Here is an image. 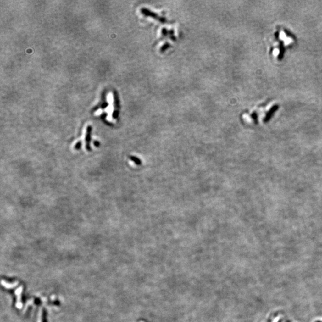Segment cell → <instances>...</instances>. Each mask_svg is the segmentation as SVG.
Here are the masks:
<instances>
[{
  "label": "cell",
  "mask_w": 322,
  "mask_h": 322,
  "mask_svg": "<svg viewBox=\"0 0 322 322\" xmlns=\"http://www.w3.org/2000/svg\"><path fill=\"white\" fill-rule=\"evenodd\" d=\"M82 146V143L80 142H78L76 144H75V149L76 150L80 149Z\"/></svg>",
  "instance_id": "7a4b0ae2"
},
{
  "label": "cell",
  "mask_w": 322,
  "mask_h": 322,
  "mask_svg": "<svg viewBox=\"0 0 322 322\" xmlns=\"http://www.w3.org/2000/svg\"><path fill=\"white\" fill-rule=\"evenodd\" d=\"M92 131V127L91 126H88L86 128V149L88 151H91L92 149L90 147V141H91V133Z\"/></svg>",
  "instance_id": "6da1fadb"
},
{
  "label": "cell",
  "mask_w": 322,
  "mask_h": 322,
  "mask_svg": "<svg viewBox=\"0 0 322 322\" xmlns=\"http://www.w3.org/2000/svg\"><path fill=\"white\" fill-rule=\"evenodd\" d=\"M94 146H96V147H98V146H100V142H98V141H94Z\"/></svg>",
  "instance_id": "3957f363"
}]
</instances>
